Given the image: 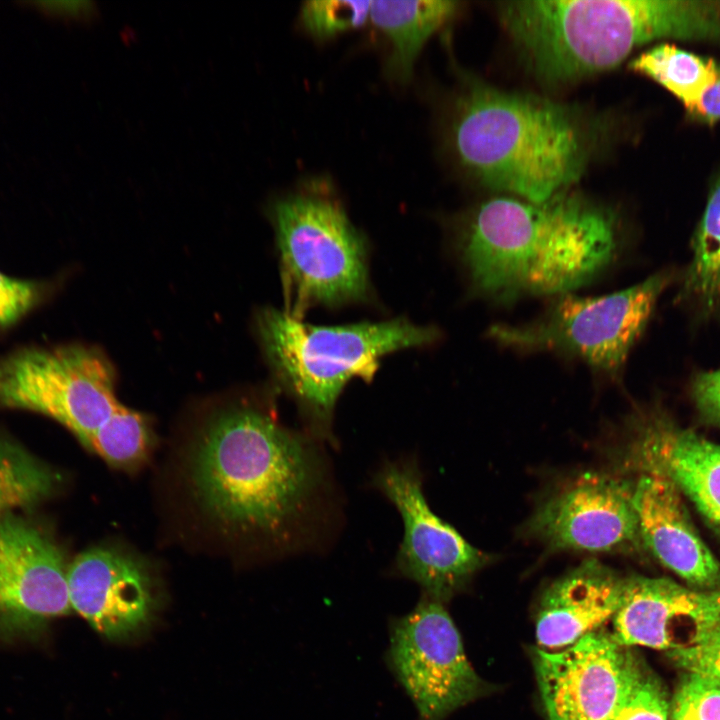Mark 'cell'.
<instances>
[{
    "instance_id": "3",
    "label": "cell",
    "mask_w": 720,
    "mask_h": 720,
    "mask_svg": "<svg viewBox=\"0 0 720 720\" xmlns=\"http://www.w3.org/2000/svg\"><path fill=\"white\" fill-rule=\"evenodd\" d=\"M499 14L530 70L550 84L609 70L655 39L720 35L713 1L518 0Z\"/></svg>"
},
{
    "instance_id": "21",
    "label": "cell",
    "mask_w": 720,
    "mask_h": 720,
    "mask_svg": "<svg viewBox=\"0 0 720 720\" xmlns=\"http://www.w3.org/2000/svg\"><path fill=\"white\" fill-rule=\"evenodd\" d=\"M61 481L47 464L0 435V516L36 507L56 492Z\"/></svg>"
},
{
    "instance_id": "2",
    "label": "cell",
    "mask_w": 720,
    "mask_h": 720,
    "mask_svg": "<svg viewBox=\"0 0 720 720\" xmlns=\"http://www.w3.org/2000/svg\"><path fill=\"white\" fill-rule=\"evenodd\" d=\"M619 245L613 213L564 194L543 203L490 199L470 216L460 237L475 288L502 300L569 293L602 271Z\"/></svg>"
},
{
    "instance_id": "30",
    "label": "cell",
    "mask_w": 720,
    "mask_h": 720,
    "mask_svg": "<svg viewBox=\"0 0 720 720\" xmlns=\"http://www.w3.org/2000/svg\"><path fill=\"white\" fill-rule=\"evenodd\" d=\"M681 658L697 674L720 680V628L705 643Z\"/></svg>"
},
{
    "instance_id": "10",
    "label": "cell",
    "mask_w": 720,
    "mask_h": 720,
    "mask_svg": "<svg viewBox=\"0 0 720 720\" xmlns=\"http://www.w3.org/2000/svg\"><path fill=\"white\" fill-rule=\"evenodd\" d=\"M374 484L403 519L404 537L396 557V570L419 584L424 596L443 603L486 565L488 556L430 509L421 474L414 463L385 464L376 474Z\"/></svg>"
},
{
    "instance_id": "5",
    "label": "cell",
    "mask_w": 720,
    "mask_h": 720,
    "mask_svg": "<svg viewBox=\"0 0 720 720\" xmlns=\"http://www.w3.org/2000/svg\"><path fill=\"white\" fill-rule=\"evenodd\" d=\"M257 327L265 354L317 436L331 435L336 401L353 378L369 381L380 360L437 338L430 327L405 319L345 326H315L285 311L265 309Z\"/></svg>"
},
{
    "instance_id": "18",
    "label": "cell",
    "mask_w": 720,
    "mask_h": 720,
    "mask_svg": "<svg viewBox=\"0 0 720 720\" xmlns=\"http://www.w3.org/2000/svg\"><path fill=\"white\" fill-rule=\"evenodd\" d=\"M642 424L631 465L663 471L720 531V445L679 428L663 414L653 413Z\"/></svg>"
},
{
    "instance_id": "13",
    "label": "cell",
    "mask_w": 720,
    "mask_h": 720,
    "mask_svg": "<svg viewBox=\"0 0 720 720\" xmlns=\"http://www.w3.org/2000/svg\"><path fill=\"white\" fill-rule=\"evenodd\" d=\"M68 565L43 529L15 514L0 516V623L39 627L72 611Z\"/></svg>"
},
{
    "instance_id": "17",
    "label": "cell",
    "mask_w": 720,
    "mask_h": 720,
    "mask_svg": "<svg viewBox=\"0 0 720 720\" xmlns=\"http://www.w3.org/2000/svg\"><path fill=\"white\" fill-rule=\"evenodd\" d=\"M625 578L588 559L555 580L539 605L536 637L541 650L564 649L613 618Z\"/></svg>"
},
{
    "instance_id": "15",
    "label": "cell",
    "mask_w": 720,
    "mask_h": 720,
    "mask_svg": "<svg viewBox=\"0 0 720 720\" xmlns=\"http://www.w3.org/2000/svg\"><path fill=\"white\" fill-rule=\"evenodd\" d=\"M67 584L72 610L110 640L144 629L156 609L149 568L116 548L97 546L80 553L68 565Z\"/></svg>"
},
{
    "instance_id": "25",
    "label": "cell",
    "mask_w": 720,
    "mask_h": 720,
    "mask_svg": "<svg viewBox=\"0 0 720 720\" xmlns=\"http://www.w3.org/2000/svg\"><path fill=\"white\" fill-rule=\"evenodd\" d=\"M607 720H668L662 687L641 667Z\"/></svg>"
},
{
    "instance_id": "9",
    "label": "cell",
    "mask_w": 720,
    "mask_h": 720,
    "mask_svg": "<svg viewBox=\"0 0 720 720\" xmlns=\"http://www.w3.org/2000/svg\"><path fill=\"white\" fill-rule=\"evenodd\" d=\"M387 662L419 720H443L478 695L481 681L442 602L422 595L390 623Z\"/></svg>"
},
{
    "instance_id": "8",
    "label": "cell",
    "mask_w": 720,
    "mask_h": 720,
    "mask_svg": "<svg viewBox=\"0 0 720 720\" xmlns=\"http://www.w3.org/2000/svg\"><path fill=\"white\" fill-rule=\"evenodd\" d=\"M115 372L97 348H24L0 360V407L50 417L88 448L121 408Z\"/></svg>"
},
{
    "instance_id": "16",
    "label": "cell",
    "mask_w": 720,
    "mask_h": 720,
    "mask_svg": "<svg viewBox=\"0 0 720 720\" xmlns=\"http://www.w3.org/2000/svg\"><path fill=\"white\" fill-rule=\"evenodd\" d=\"M639 471L634 482L633 504L642 544L690 585L718 590L720 563L697 534L681 491L657 468Z\"/></svg>"
},
{
    "instance_id": "31",
    "label": "cell",
    "mask_w": 720,
    "mask_h": 720,
    "mask_svg": "<svg viewBox=\"0 0 720 720\" xmlns=\"http://www.w3.org/2000/svg\"><path fill=\"white\" fill-rule=\"evenodd\" d=\"M41 9L47 12L63 16H85L91 11V3L87 1L72 2H43L38 3Z\"/></svg>"
},
{
    "instance_id": "7",
    "label": "cell",
    "mask_w": 720,
    "mask_h": 720,
    "mask_svg": "<svg viewBox=\"0 0 720 720\" xmlns=\"http://www.w3.org/2000/svg\"><path fill=\"white\" fill-rule=\"evenodd\" d=\"M673 278V272L665 270L604 296L557 295L536 321L521 326L496 325L489 335L503 345L521 350L578 357L593 369L617 379L660 295Z\"/></svg>"
},
{
    "instance_id": "27",
    "label": "cell",
    "mask_w": 720,
    "mask_h": 720,
    "mask_svg": "<svg viewBox=\"0 0 720 720\" xmlns=\"http://www.w3.org/2000/svg\"><path fill=\"white\" fill-rule=\"evenodd\" d=\"M39 282L11 278L0 272V327L15 323L45 296Z\"/></svg>"
},
{
    "instance_id": "29",
    "label": "cell",
    "mask_w": 720,
    "mask_h": 720,
    "mask_svg": "<svg viewBox=\"0 0 720 720\" xmlns=\"http://www.w3.org/2000/svg\"><path fill=\"white\" fill-rule=\"evenodd\" d=\"M684 107L696 121L713 125L720 120V65L715 76Z\"/></svg>"
},
{
    "instance_id": "4",
    "label": "cell",
    "mask_w": 720,
    "mask_h": 720,
    "mask_svg": "<svg viewBox=\"0 0 720 720\" xmlns=\"http://www.w3.org/2000/svg\"><path fill=\"white\" fill-rule=\"evenodd\" d=\"M460 164L485 186L543 203L579 179L589 145L567 106L487 85L460 95L450 126Z\"/></svg>"
},
{
    "instance_id": "14",
    "label": "cell",
    "mask_w": 720,
    "mask_h": 720,
    "mask_svg": "<svg viewBox=\"0 0 720 720\" xmlns=\"http://www.w3.org/2000/svg\"><path fill=\"white\" fill-rule=\"evenodd\" d=\"M613 640L679 657L705 643L720 628V590L697 591L665 578H625L613 617Z\"/></svg>"
},
{
    "instance_id": "24",
    "label": "cell",
    "mask_w": 720,
    "mask_h": 720,
    "mask_svg": "<svg viewBox=\"0 0 720 720\" xmlns=\"http://www.w3.org/2000/svg\"><path fill=\"white\" fill-rule=\"evenodd\" d=\"M371 1H307L301 8L305 29L314 37L325 39L362 26L370 15Z\"/></svg>"
},
{
    "instance_id": "6",
    "label": "cell",
    "mask_w": 720,
    "mask_h": 720,
    "mask_svg": "<svg viewBox=\"0 0 720 720\" xmlns=\"http://www.w3.org/2000/svg\"><path fill=\"white\" fill-rule=\"evenodd\" d=\"M270 216L280 253L286 311L366 298V246L337 202L315 194L274 201Z\"/></svg>"
},
{
    "instance_id": "20",
    "label": "cell",
    "mask_w": 720,
    "mask_h": 720,
    "mask_svg": "<svg viewBox=\"0 0 720 720\" xmlns=\"http://www.w3.org/2000/svg\"><path fill=\"white\" fill-rule=\"evenodd\" d=\"M691 251L678 300L702 320L720 318V175L711 185L705 211L691 239Z\"/></svg>"
},
{
    "instance_id": "19",
    "label": "cell",
    "mask_w": 720,
    "mask_h": 720,
    "mask_svg": "<svg viewBox=\"0 0 720 720\" xmlns=\"http://www.w3.org/2000/svg\"><path fill=\"white\" fill-rule=\"evenodd\" d=\"M456 10L457 2L449 0L371 1L369 17L392 44L386 74L399 82L409 80L425 42Z\"/></svg>"
},
{
    "instance_id": "28",
    "label": "cell",
    "mask_w": 720,
    "mask_h": 720,
    "mask_svg": "<svg viewBox=\"0 0 720 720\" xmlns=\"http://www.w3.org/2000/svg\"><path fill=\"white\" fill-rule=\"evenodd\" d=\"M690 394L700 418L720 428V368L697 372L690 384Z\"/></svg>"
},
{
    "instance_id": "26",
    "label": "cell",
    "mask_w": 720,
    "mask_h": 720,
    "mask_svg": "<svg viewBox=\"0 0 720 720\" xmlns=\"http://www.w3.org/2000/svg\"><path fill=\"white\" fill-rule=\"evenodd\" d=\"M674 720H720V680L695 674L677 694Z\"/></svg>"
},
{
    "instance_id": "12",
    "label": "cell",
    "mask_w": 720,
    "mask_h": 720,
    "mask_svg": "<svg viewBox=\"0 0 720 720\" xmlns=\"http://www.w3.org/2000/svg\"><path fill=\"white\" fill-rule=\"evenodd\" d=\"M535 659L549 720H607L641 669L625 647L598 632L561 650L539 649Z\"/></svg>"
},
{
    "instance_id": "11",
    "label": "cell",
    "mask_w": 720,
    "mask_h": 720,
    "mask_svg": "<svg viewBox=\"0 0 720 720\" xmlns=\"http://www.w3.org/2000/svg\"><path fill=\"white\" fill-rule=\"evenodd\" d=\"M633 489L614 475L581 474L536 510L528 532L554 550L633 549L642 544Z\"/></svg>"
},
{
    "instance_id": "23",
    "label": "cell",
    "mask_w": 720,
    "mask_h": 720,
    "mask_svg": "<svg viewBox=\"0 0 720 720\" xmlns=\"http://www.w3.org/2000/svg\"><path fill=\"white\" fill-rule=\"evenodd\" d=\"M152 444L153 434L146 418L122 405L88 448L113 466L132 468L147 458Z\"/></svg>"
},
{
    "instance_id": "1",
    "label": "cell",
    "mask_w": 720,
    "mask_h": 720,
    "mask_svg": "<svg viewBox=\"0 0 720 720\" xmlns=\"http://www.w3.org/2000/svg\"><path fill=\"white\" fill-rule=\"evenodd\" d=\"M187 472L200 509L232 532L284 538L309 513L323 481L311 440L266 412H216L189 450Z\"/></svg>"
},
{
    "instance_id": "22",
    "label": "cell",
    "mask_w": 720,
    "mask_h": 720,
    "mask_svg": "<svg viewBox=\"0 0 720 720\" xmlns=\"http://www.w3.org/2000/svg\"><path fill=\"white\" fill-rule=\"evenodd\" d=\"M719 63L680 49L659 44L634 58L630 68L654 80L685 106L715 76Z\"/></svg>"
}]
</instances>
